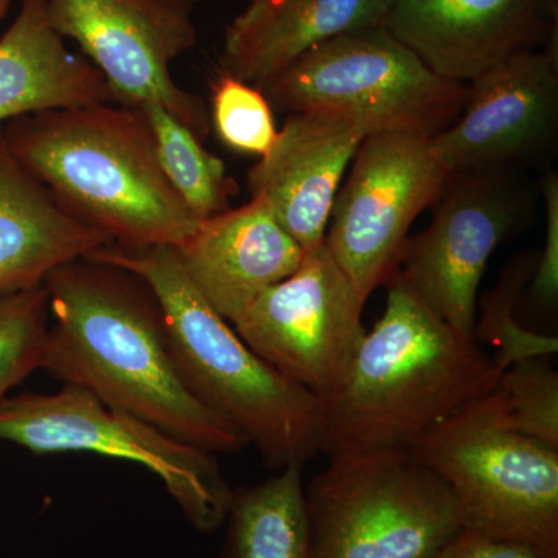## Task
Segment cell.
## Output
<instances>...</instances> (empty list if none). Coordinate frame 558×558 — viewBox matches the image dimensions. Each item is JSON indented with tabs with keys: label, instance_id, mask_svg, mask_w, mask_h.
<instances>
[{
	"label": "cell",
	"instance_id": "cell-24",
	"mask_svg": "<svg viewBox=\"0 0 558 558\" xmlns=\"http://www.w3.org/2000/svg\"><path fill=\"white\" fill-rule=\"evenodd\" d=\"M49 330L46 286L0 296V402L43 365Z\"/></svg>",
	"mask_w": 558,
	"mask_h": 558
},
{
	"label": "cell",
	"instance_id": "cell-17",
	"mask_svg": "<svg viewBox=\"0 0 558 558\" xmlns=\"http://www.w3.org/2000/svg\"><path fill=\"white\" fill-rule=\"evenodd\" d=\"M109 244L16 159L0 126V296L43 284L62 264Z\"/></svg>",
	"mask_w": 558,
	"mask_h": 558
},
{
	"label": "cell",
	"instance_id": "cell-30",
	"mask_svg": "<svg viewBox=\"0 0 558 558\" xmlns=\"http://www.w3.org/2000/svg\"><path fill=\"white\" fill-rule=\"evenodd\" d=\"M252 2L271 3V2H278V0H252Z\"/></svg>",
	"mask_w": 558,
	"mask_h": 558
},
{
	"label": "cell",
	"instance_id": "cell-25",
	"mask_svg": "<svg viewBox=\"0 0 558 558\" xmlns=\"http://www.w3.org/2000/svg\"><path fill=\"white\" fill-rule=\"evenodd\" d=\"M211 123L220 142L236 153L266 156L278 137L266 94L255 84L220 72L211 86Z\"/></svg>",
	"mask_w": 558,
	"mask_h": 558
},
{
	"label": "cell",
	"instance_id": "cell-22",
	"mask_svg": "<svg viewBox=\"0 0 558 558\" xmlns=\"http://www.w3.org/2000/svg\"><path fill=\"white\" fill-rule=\"evenodd\" d=\"M535 266L534 252L521 253L501 271L497 286L478 301L481 315L473 328V339L494 348L492 359L501 373L523 360L550 359L558 351L557 336L524 328L517 318V306Z\"/></svg>",
	"mask_w": 558,
	"mask_h": 558
},
{
	"label": "cell",
	"instance_id": "cell-10",
	"mask_svg": "<svg viewBox=\"0 0 558 558\" xmlns=\"http://www.w3.org/2000/svg\"><path fill=\"white\" fill-rule=\"evenodd\" d=\"M447 175L422 135L371 132L360 143L333 201L325 245L366 300L398 274L411 226L438 201Z\"/></svg>",
	"mask_w": 558,
	"mask_h": 558
},
{
	"label": "cell",
	"instance_id": "cell-14",
	"mask_svg": "<svg viewBox=\"0 0 558 558\" xmlns=\"http://www.w3.org/2000/svg\"><path fill=\"white\" fill-rule=\"evenodd\" d=\"M385 31L440 78L469 84L557 38V0H387Z\"/></svg>",
	"mask_w": 558,
	"mask_h": 558
},
{
	"label": "cell",
	"instance_id": "cell-1",
	"mask_svg": "<svg viewBox=\"0 0 558 558\" xmlns=\"http://www.w3.org/2000/svg\"><path fill=\"white\" fill-rule=\"evenodd\" d=\"M44 286L49 330L40 369L209 453L248 446L186 387L159 301L142 278L86 256L50 271Z\"/></svg>",
	"mask_w": 558,
	"mask_h": 558
},
{
	"label": "cell",
	"instance_id": "cell-13",
	"mask_svg": "<svg viewBox=\"0 0 558 558\" xmlns=\"http://www.w3.org/2000/svg\"><path fill=\"white\" fill-rule=\"evenodd\" d=\"M558 135L557 38L470 81L451 126L429 138L447 172H515L545 160Z\"/></svg>",
	"mask_w": 558,
	"mask_h": 558
},
{
	"label": "cell",
	"instance_id": "cell-23",
	"mask_svg": "<svg viewBox=\"0 0 558 558\" xmlns=\"http://www.w3.org/2000/svg\"><path fill=\"white\" fill-rule=\"evenodd\" d=\"M488 398L506 427L558 449V374L548 357L502 371Z\"/></svg>",
	"mask_w": 558,
	"mask_h": 558
},
{
	"label": "cell",
	"instance_id": "cell-19",
	"mask_svg": "<svg viewBox=\"0 0 558 558\" xmlns=\"http://www.w3.org/2000/svg\"><path fill=\"white\" fill-rule=\"evenodd\" d=\"M112 102L97 69L51 25L47 0H22L0 38V126L44 110Z\"/></svg>",
	"mask_w": 558,
	"mask_h": 558
},
{
	"label": "cell",
	"instance_id": "cell-26",
	"mask_svg": "<svg viewBox=\"0 0 558 558\" xmlns=\"http://www.w3.org/2000/svg\"><path fill=\"white\" fill-rule=\"evenodd\" d=\"M542 194L546 209L545 247L520 300L527 301L535 315L550 317L553 312L556 314L558 301V179L554 172L542 180Z\"/></svg>",
	"mask_w": 558,
	"mask_h": 558
},
{
	"label": "cell",
	"instance_id": "cell-29",
	"mask_svg": "<svg viewBox=\"0 0 558 558\" xmlns=\"http://www.w3.org/2000/svg\"><path fill=\"white\" fill-rule=\"evenodd\" d=\"M11 0H0V17L5 14L7 9H9Z\"/></svg>",
	"mask_w": 558,
	"mask_h": 558
},
{
	"label": "cell",
	"instance_id": "cell-3",
	"mask_svg": "<svg viewBox=\"0 0 558 558\" xmlns=\"http://www.w3.org/2000/svg\"><path fill=\"white\" fill-rule=\"evenodd\" d=\"M16 159L62 207L121 247H179L201 220L168 182L142 109L44 110L3 124Z\"/></svg>",
	"mask_w": 558,
	"mask_h": 558
},
{
	"label": "cell",
	"instance_id": "cell-21",
	"mask_svg": "<svg viewBox=\"0 0 558 558\" xmlns=\"http://www.w3.org/2000/svg\"><path fill=\"white\" fill-rule=\"evenodd\" d=\"M157 156L168 182L194 218L204 220L230 208L236 183L227 174L226 165L204 148L202 138L159 105L143 106Z\"/></svg>",
	"mask_w": 558,
	"mask_h": 558
},
{
	"label": "cell",
	"instance_id": "cell-20",
	"mask_svg": "<svg viewBox=\"0 0 558 558\" xmlns=\"http://www.w3.org/2000/svg\"><path fill=\"white\" fill-rule=\"evenodd\" d=\"M226 558H307L306 487L303 465L233 492L227 515Z\"/></svg>",
	"mask_w": 558,
	"mask_h": 558
},
{
	"label": "cell",
	"instance_id": "cell-4",
	"mask_svg": "<svg viewBox=\"0 0 558 558\" xmlns=\"http://www.w3.org/2000/svg\"><path fill=\"white\" fill-rule=\"evenodd\" d=\"M87 258L121 267L148 284L186 387L233 425L267 468H304L319 453V400L260 359L209 306L174 247L109 244Z\"/></svg>",
	"mask_w": 558,
	"mask_h": 558
},
{
	"label": "cell",
	"instance_id": "cell-6",
	"mask_svg": "<svg viewBox=\"0 0 558 558\" xmlns=\"http://www.w3.org/2000/svg\"><path fill=\"white\" fill-rule=\"evenodd\" d=\"M306 510L307 558H429L462 529L449 488L409 449L328 454Z\"/></svg>",
	"mask_w": 558,
	"mask_h": 558
},
{
	"label": "cell",
	"instance_id": "cell-12",
	"mask_svg": "<svg viewBox=\"0 0 558 558\" xmlns=\"http://www.w3.org/2000/svg\"><path fill=\"white\" fill-rule=\"evenodd\" d=\"M47 13L54 31L100 72L112 102L159 105L201 138L208 134L204 102L171 73L172 62L196 44L190 9L163 0H47Z\"/></svg>",
	"mask_w": 558,
	"mask_h": 558
},
{
	"label": "cell",
	"instance_id": "cell-7",
	"mask_svg": "<svg viewBox=\"0 0 558 558\" xmlns=\"http://www.w3.org/2000/svg\"><path fill=\"white\" fill-rule=\"evenodd\" d=\"M282 112L332 110L371 132L433 138L457 121L469 84L444 80L384 25L344 33L315 47L260 86Z\"/></svg>",
	"mask_w": 558,
	"mask_h": 558
},
{
	"label": "cell",
	"instance_id": "cell-11",
	"mask_svg": "<svg viewBox=\"0 0 558 558\" xmlns=\"http://www.w3.org/2000/svg\"><path fill=\"white\" fill-rule=\"evenodd\" d=\"M366 301L323 244L259 293L233 328L260 359L323 402L347 380L366 333Z\"/></svg>",
	"mask_w": 558,
	"mask_h": 558
},
{
	"label": "cell",
	"instance_id": "cell-5",
	"mask_svg": "<svg viewBox=\"0 0 558 558\" xmlns=\"http://www.w3.org/2000/svg\"><path fill=\"white\" fill-rule=\"evenodd\" d=\"M409 450L449 488L462 529L558 558V449L506 427L488 395Z\"/></svg>",
	"mask_w": 558,
	"mask_h": 558
},
{
	"label": "cell",
	"instance_id": "cell-2",
	"mask_svg": "<svg viewBox=\"0 0 558 558\" xmlns=\"http://www.w3.org/2000/svg\"><path fill=\"white\" fill-rule=\"evenodd\" d=\"M363 336L347 380L319 402V453L409 449L492 391L501 371L473 337L428 310L398 281Z\"/></svg>",
	"mask_w": 558,
	"mask_h": 558
},
{
	"label": "cell",
	"instance_id": "cell-27",
	"mask_svg": "<svg viewBox=\"0 0 558 558\" xmlns=\"http://www.w3.org/2000/svg\"><path fill=\"white\" fill-rule=\"evenodd\" d=\"M429 558H543L534 550L461 529Z\"/></svg>",
	"mask_w": 558,
	"mask_h": 558
},
{
	"label": "cell",
	"instance_id": "cell-16",
	"mask_svg": "<svg viewBox=\"0 0 558 558\" xmlns=\"http://www.w3.org/2000/svg\"><path fill=\"white\" fill-rule=\"evenodd\" d=\"M174 250L194 288L230 325L259 293L292 275L304 259V250L255 197L201 220Z\"/></svg>",
	"mask_w": 558,
	"mask_h": 558
},
{
	"label": "cell",
	"instance_id": "cell-9",
	"mask_svg": "<svg viewBox=\"0 0 558 558\" xmlns=\"http://www.w3.org/2000/svg\"><path fill=\"white\" fill-rule=\"evenodd\" d=\"M432 208V223L407 240L392 281L473 337L488 260L526 229L534 196L513 172H450Z\"/></svg>",
	"mask_w": 558,
	"mask_h": 558
},
{
	"label": "cell",
	"instance_id": "cell-8",
	"mask_svg": "<svg viewBox=\"0 0 558 558\" xmlns=\"http://www.w3.org/2000/svg\"><path fill=\"white\" fill-rule=\"evenodd\" d=\"M0 439L35 454L89 451L148 469L201 532L226 523L233 488L215 453L183 442L76 385L0 402Z\"/></svg>",
	"mask_w": 558,
	"mask_h": 558
},
{
	"label": "cell",
	"instance_id": "cell-28",
	"mask_svg": "<svg viewBox=\"0 0 558 558\" xmlns=\"http://www.w3.org/2000/svg\"><path fill=\"white\" fill-rule=\"evenodd\" d=\"M163 2L171 3V5L183 7V9H190L193 3L201 2V0H163Z\"/></svg>",
	"mask_w": 558,
	"mask_h": 558
},
{
	"label": "cell",
	"instance_id": "cell-15",
	"mask_svg": "<svg viewBox=\"0 0 558 558\" xmlns=\"http://www.w3.org/2000/svg\"><path fill=\"white\" fill-rule=\"evenodd\" d=\"M368 134L347 113H290L269 153L248 171L252 197L269 207L304 253L325 244L341 179Z\"/></svg>",
	"mask_w": 558,
	"mask_h": 558
},
{
	"label": "cell",
	"instance_id": "cell-18",
	"mask_svg": "<svg viewBox=\"0 0 558 558\" xmlns=\"http://www.w3.org/2000/svg\"><path fill=\"white\" fill-rule=\"evenodd\" d=\"M387 0L252 2L223 40V72L263 86L307 51L348 32L384 22Z\"/></svg>",
	"mask_w": 558,
	"mask_h": 558
}]
</instances>
